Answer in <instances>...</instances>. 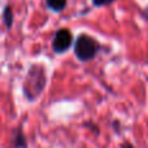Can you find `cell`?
<instances>
[{
	"instance_id": "obj_5",
	"label": "cell",
	"mask_w": 148,
	"mask_h": 148,
	"mask_svg": "<svg viewBox=\"0 0 148 148\" xmlns=\"http://www.w3.org/2000/svg\"><path fill=\"white\" fill-rule=\"evenodd\" d=\"M14 146L17 148H25V138L21 131L14 136Z\"/></svg>"
},
{
	"instance_id": "obj_1",
	"label": "cell",
	"mask_w": 148,
	"mask_h": 148,
	"mask_svg": "<svg viewBox=\"0 0 148 148\" xmlns=\"http://www.w3.org/2000/svg\"><path fill=\"white\" fill-rule=\"evenodd\" d=\"M99 49V44L96 40H94L92 38L87 35H81L78 36V39L75 40V56L78 57L81 61H88L92 60L97 53Z\"/></svg>"
},
{
	"instance_id": "obj_4",
	"label": "cell",
	"mask_w": 148,
	"mask_h": 148,
	"mask_svg": "<svg viewBox=\"0 0 148 148\" xmlns=\"http://www.w3.org/2000/svg\"><path fill=\"white\" fill-rule=\"evenodd\" d=\"M12 21H13V14L10 12V8L7 7L4 10V22L7 25V27H10L12 26Z\"/></svg>"
},
{
	"instance_id": "obj_2",
	"label": "cell",
	"mask_w": 148,
	"mask_h": 148,
	"mask_svg": "<svg viewBox=\"0 0 148 148\" xmlns=\"http://www.w3.org/2000/svg\"><path fill=\"white\" fill-rule=\"evenodd\" d=\"M72 42H73V36L70 34V31L68 29H60L56 33V35H55L52 47H53L55 52L61 53V52L66 51L72 46Z\"/></svg>"
},
{
	"instance_id": "obj_3",
	"label": "cell",
	"mask_w": 148,
	"mask_h": 148,
	"mask_svg": "<svg viewBox=\"0 0 148 148\" xmlns=\"http://www.w3.org/2000/svg\"><path fill=\"white\" fill-rule=\"evenodd\" d=\"M47 5L49 7V9L55 10V12H60L65 8L66 0H47Z\"/></svg>"
},
{
	"instance_id": "obj_6",
	"label": "cell",
	"mask_w": 148,
	"mask_h": 148,
	"mask_svg": "<svg viewBox=\"0 0 148 148\" xmlns=\"http://www.w3.org/2000/svg\"><path fill=\"white\" fill-rule=\"evenodd\" d=\"M113 1H116V0H92V3H94V5H96V7H101V5H108V4H112Z\"/></svg>"
},
{
	"instance_id": "obj_7",
	"label": "cell",
	"mask_w": 148,
	"mask_h": 148,
	"mask_svg": "<svg viewBox=\"0 0 148 148\" xmlns=\"http://www.w3.org/2000/svg\"><path fill=\"white\" fill-rule=\"evenodd\" d=\"M123 148H134L133 146H131V144H129V143H126L125 146H123Z\"/></svg>"
}]
</instances>
